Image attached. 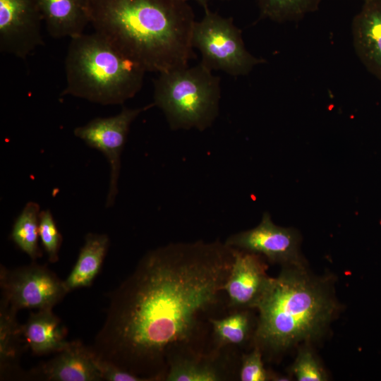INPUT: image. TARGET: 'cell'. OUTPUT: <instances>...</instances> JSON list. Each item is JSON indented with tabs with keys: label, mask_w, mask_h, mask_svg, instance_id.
<instances>
[{
	"label": "cell",
	"mask_w": 381,
	"mask_h": 381,
	"mask_svg": "<svg viewBox=\"0 0 381 381\" xmlns=\"http://www.w3.org/2000/svg\"><path fill=\"white\" fill-rule=\"evenodd\" d=\"M234 248L218 240L171 243L151 250L110 294L96 356L150 381L164 378L165 360L188 344L201 314L214 305Z\"/></svg>",
	"instance_id": "6da1fadb"
},
{
	"label": "cell",
	"mask_w": 381,
	"mask_h": 381,
	"mask_svg": "<svg viewBox=\"0 0 381 381\" xmlns=\"http://www.w3.org/2000/svg\"><path fill=\"white\" fill-rule=\"evenodd\" d=\"M90 23L146 72L186 67L195 56L191 7L180 0H87Z\"/></svg>",
	"instance_id": "7a4b0ae2"
},
{
	"label": "cell",
	"mask_w": 381,
	"mask_h": 381,
	"mask_svg": "<svg viewBox=\"0 0 381 381\" xmlns=\"http://www.w3.org/2000/svg\"><path fill=\"white\" fill-rule=\"evenodd\" d=\"M255 308L259 312L256 346L279 352L320 336L337 304L326 282L310 275L304 266H286L271 277Z\"/></svg>",
	"instance_id": "3957f363"
},
{
	"label": "cell",
	"mask_w": 381,
	"mask_h": 381,
	"mask_svg": "<svg viewBox=\"0 0 381 381\" xmlns=\"http://www.w3.org/2000/svg\"><path fill=\"white\" fill-rule=\"evenodd\" d=\"M71 95L102 105L122 104L141 89L146 71L97 32L71 39L65 60Z\"/></svg>",
	"instance_id": "277c9868"
},
{
	"label": "cell",
	"mask_w": 381,
	"mask_h": 381,
	"mask_svg": "<svg viewBox=\"0 0 381 381\" xmlns=\"http://www.w3.org/2000/svg\"><path fill=\"white\" fill-rule=\"evenodd\" d=\"M220 78L202 62L159 73L153 104L173 131L211 127L219 112Z\"/></svg>",
	"instance_id": "5b68a950"
},
{
	"label": "cell",
	"mask_w": 381,
	"mask_h": 381,
	"mask_svg": "<svg viewBox=\"0 0 381 381\" xmlns=\"http://www.w3.org/2000/svg\"><path fill=\"white\" fill-rule=\"evenodd\" d=\"M202 20L195 21L192 34L193 48L199 50L202 61L212 70L222 71L236 77L246 75L264 63L246 48L241 31L231 18L204 9Z\"/></svg>",
	"instance_id": "8992f818"
},
{
	"label": "cell",
	"mask_w": 381,
	"mask_h": 381,
	"mask_svg": "<svg viewBox=\"0 0 381 381\" xmlns=\"http://www.w3.org/2000/svg\"><path fill=\"white\" fill-rule=\"evenodd\" d=\"M0 286L1 302L16 312L23 308L53 309L68 293L54 272L35 262L13 270L1 265Z\"/></svg>",
	"instance_id": "52a82bcc"
},
{
	"label": "cell",
	"mask_w": 381,
	"mask_h": 381,
	"mask_svg": "<svg viewBox=\"0 0 381 381\" xmlns=\"http://www.w3.org/2000/svg\"><path fill=\"white\" fill-rule=\"evenodd\" d=\"M153 102L142 107H123L116 115L95 118L85 125L76 127L74 135L89 147L100 151L109 164V183L105 207H111L118 194L121 156L130 126L143 111L154 107Z\"/></svg>",
	"instance_id": "ba28073f"
},
{
	"label": "cell",
	"mask_w": 381,
	"mask_h": 381,
	"mask_svg": "<svg viewBox=\"0 0 381 381\" xmlns=\"http://www.w3.org/2000/svg\"><path fill=\"white\" fill-rule=\"evenodd\" d=\"M229 246L264 256L272 263L286 266H304L299 250V236L292 228L276 225L265 212L259 224L229 236Z\"/></svg>",
	"instance_id": "9c48e42d"
},
{
	"label": "cell",
	"mask_w": 381,
	"mask_h": 381,
	"mask_svg": "<svg viewBox=\"0 0 381 381\" xmlns=\"http://www.w3.org/2000/svg\"><path fill=\"white\" fill-rule=\"evenodd\" d=\"M38 0H0V50L25 59L43 44Z\"/></svg>",
	"instance_id": "30bf717a"
},
{
	"label": "cell",
	"mask_w": 381,
	"mask_h": 381,
	"mask_svg": "<svg viewBox=\"0 0 381 381\" xmlns=\"http://www.w3.org/2000/svg\"><path fill=\"white\" fill-rule=\"evenodd\" d=\"M260 255L234 248V261L224 286L229 306L255 308L271 279Z\"/></svg>",
	"instance_id": "8fae6325"
},
{
	"label": "cell",
	"mask_w": 381,
	"mask_h": 381,
	"mask_svg": "<svg viewBox=\"0 0 381 381\" xmlns=\"http://www.w3.org/2000/svg\"><path fill=\"white\" fill-rule=\"evenodd\" d=\"M47 361L32 369L28 377L52 381H100L102 377L91 347L80 341L68 345Z\"/></svg>",
	"instance_id": "7c38bea8"
},
{
	"label": "cell",
	"mask_w": 381,
	"mask_h": 381,
	"mask_svg": "<svg viewBox=\"0 0 381 381\" xmlns=\"http://www.w3.org/2000/svg\"><path fill=\"white\" fill-rule=\"evenodd\" d=\"M354 50L365 68L381 80V0H365L352 21Z\"/></svg>",
	"instance_id": "4fadbf2b"
},
{
	"label": "cell",
	"mask_w": 381,
	"mask_h": 381,
	"mask_svg": "<svg viewBox=\"0 0 381 381\" xmlns=\"http://www.w3.org/2000/svg\"><path fill=\"white\" fill-rule=\"evenodd\" d=\"M21 332L26 346L36 356L56 353L70 342L66 339V328L52 309L31 313L21 325Z\"/></svg>",
	"instance_id": "5bb4252c"
},
{
	"label": "cell",
	"mask_w": 381,
	"mask_h": 381,
	"mask_svg": "<svg viewBox=\"0 0 381 381\" xmlns=\"http://www.w3.org/2000/svg\"><path fill=\"white\" fill-rule=\"evenodd\" d=\"M47 32L55 38L77 37L90 23L87 0H38Z\"/></svg>",
	"instance_id": "9a60e30c"
},
{
	"label": "cell",
	"mask_w": 381,
	"mask_h": 381,
	"mask_svg": "<svg viewBox=\"0 0 381 381\" xmlns=\"http://www.w3.org/2000/svg\"><path fill=\"white\" fill-rule=\"evenodd\" d=\"M109 246V238L104 234L89 233L80 250L76 262L64 281L68 292L90 286L99 274Z\"/></svg>",
	"instance_id": "2e32d148"
},
{
	"label": "cell",
	"mask_w": 381,
	"mask_h": 381,
	"mask_svg": "<svg viewBox=\"0 0 381 381\" xmlns=\"http://www.w3.org/2000/svg\"><path fill=\"white\" fill-rule=\"evenodd\" d=\"M17 312L1 302L0 306V372L1 378L19 370L18 361L26 346Z\"/></svg>",
	"instance_id": "e0dca14e"
},
{
	"label": "cell",
	"mask_w": 381,
	"mask_h": 381,
	"mask_svg": "<svg viewBox=\"0 0 381 381\" xmlns=\"http://www.w3.org/2000/svg\"><path fill=\"white\" fill-rule=\"evenodd\" d=\"M164 380L167 381H221L225 373L218 363L207 357L180 356L169 360Z\"/></svg>",
	"instance_id": "ac0fdd59"
},
{
	"label": "cell",
	"mask_w": 381,
	"mask_h": 381,
	"mask_svg": "<svg viewBox=\"0 0 381 381\" xmlns=\"http://www.w3.org/2000/svg\"><path fill=\"white\" fill-rule=\"evenodd\" d=\"M40 207L38 203L27 202L16 218L10 238L16 246L32 260L42 256L39 246V218Z\"/></svg>",
	"instance_id": "d6986e66"
},
{
	"label": "cell",
	"mask_w": 381,
	"mask_h": 381,
	"mask_svg": "<svg viewBox=\"0 0 381 381\" xmlns=\"http://www.w3.org/2000/svg\"><path fill=\"white\" fill-rule=\"evenodd\" d=\"M322 0H258L263 18L278 23L298 20L315 11Z\"/></svg>",
	"instance_id": "ffe728a7"
},
{
	"label": "cell",
	"mask_w": 381,
	"mask_h": 381,
	"mask_svg": "<svg viewBox=\"0 0 381 381\" xmlns=\"http://www.w3.org/2000/svg\"><path fill=\"white\" fill-rule=\"evenodd\" d=\"M214 339L219 346L239 345L250 332V318L246 311L234 313L222 319H210Z\"/></svg>",
	"instance_id": "44dd1931"
},
{
	"label": "cell",
	"mask_w": 381,
	"mask_h": 381,
	"mask_svg": "<svg viewBox=\"0 0 381 381\" xmlns=\"http://www.w3.org/2000/svg\"><path fill=\"white\" fill-rule=\"evenodd\" d=\"M39 236L48 260L53 263L57 262L62 243V236L49 209L40 211Z\"/></svg>",
	"instance_id": "7402d4cb"
},
{
	"label": "cell",
	"mask_w": 381,
	"mask_h": 381,
	"mask_svg": "<svg viewBox=\"0 0 381 381\" xmlns=\"http://www.w3.org/2000/svg\"><path fill=\"white\" fill-rule=\"evenodd\" d=\"M298 381H324L327 375L310 349H301L291 367Z\"/></svg>",
	"instance_id": "603a6c76"
},
{
	"label": "cell",
	"mask_w": 381,
	"mask_h": 381,
	"mask_svg": "<svg viewBox=\"0 0 381 381\" xmlns=\"http://www.w3.org/2000/svg\"><path fill=\"white\" fill-rule=\"evenodd\" d=\"M239 378L241 381L270 380L271 373L264 367L262 350L258 346L255 345L250 353L243 356Z\"/></svg>",
	"instance_id": "cb8c5ba5"
},
{
	"label": "cell",
	"mask_w": 381,
	"mask_h": 381,
	"mask_svg": "<svg viewBox=\"0 0 381 381\" xmlns=\"http://www.w3.org/2000/svg\"><path fill=\"white\" fill-rule=\"evenodd\" d=\"M97 357V356H96ZM97 363L100 370L102 380L109 381H149L148 379L125 370L111 363L99 359Z\"/></svg>",
	"instance_id": "d4e9b609"
},
{
	"label": "cell",
	"mask_w": 381,
	"mask_h": 381,
	"mask_svg": "<svg viewBox=\"0 0 381 381\" xmlns=\"http://www.w3.org/2000/svg\"><path fill=\"white\" fill-rule=\"evenodd\" d=\"M180 1L187 2V1L188 0H180ZM194 1H196L200 6L203 7L204 9L208 8L209 0H194Z\"/></svg>",
	"instance_id": "484cf974"
},
{
	"label": "cell",
	"mask_w": 381,
	"mask_h": 381,
	"mask_svg": "<svg viewBox=\"0 0 381 381\" xmlns=\"http://www.w3.org/2000/svg\"><path fill=\"white\" fill-rule=\"evenodd\" d=\"M363 1H365V0H363Z\"/></svg>",
	"instance_id": "4316f807"
}]
</instances>
